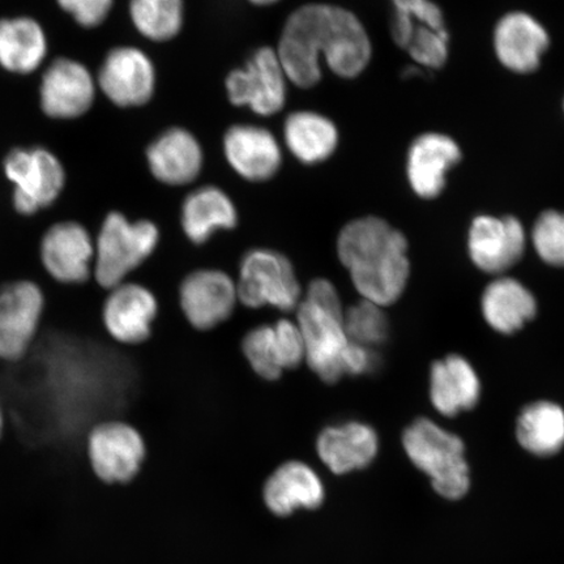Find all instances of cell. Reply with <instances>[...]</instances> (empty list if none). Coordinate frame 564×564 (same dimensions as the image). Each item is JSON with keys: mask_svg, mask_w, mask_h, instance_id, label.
I'll return each mask as SVG.
<instances>
[{"mask_svg": "<svg viewBox=\"0 0 564 564\" xmlns=\"http://www.w3.org/2000/svg\"><path fill=\"white\" fill-rule=\"evenodd\" d=\"M276 52L288 80L303 89L321 82L322 56L345 79L361 74L371 59L361 21L341 7L322 3L302 6L289 17Z\"/></svg>", "mask_w": 564, "mask_h": 564, "instance_id": "6da1fadb", "label": "cell"}, {"mask_svg": "<svg viewBox=\"0 0 564 564\" xmlns=\"http://www.w3.org/2000/svg\"><path fill=\"white\" fill-rule=\"evenodd\" d=\"M337 256L365 301L392 305L408 284V241L403 232L378 217H364L343 228Z\"/></svg>", "mask_w": 564, "mask_h": 564, "instance_id": "7a4b0ae2", "label": "cell"}, {"mask_svg": "<svg viewBox=\"0 0 564 564\" xmlns=\"http://www.w3.org/2000/svg\"><path fill=\"white\" fill-rule=\"evenodd\" d=\"M305 345V362L323 382L333 384L344 377L343 356L349 344L337 289L326 279L310 282L295 310Z\"/></svg>", "mask_w": 564, "mask_h": 564, "instance_id": "3957f363", "label": "cell"}, {"mask_svg": "<svg viewBox=\"0 0 564 564\" xmlns=\"http://www.w3.org/2000/svg\"><path fill=\"white\" fill-rule=\"evenodd\" d=\"M412 463L432 478L433 488L447 499H460L469 490V468L464 443L427 419L415 420L403 436Z\"/></svg>", "mask_w": 564, "mask_h": 564, "instance_id": "277c9868", "label": "cell"}, {"mask_svg": "<svg viewBox=\"0 0 564 564\" xmlns=\"http://www.w3.org/2000/svg\"><path fill=\"white\" fill-rule=\"evenodd\" d=\"M160 230L150 220L130 221L111 212L106 216L95 242L94 274L104 289L116 288L126 281L156 251Z\"/></svg>", "mask_w": 564, "mask_h": 564, "instance_id": "5b68a950", "label": "cell"}, {"mask_svg": "<svg viewBox=\"0 0 564 564\" xmlns=\"http://www.w3.org/2000/svg\"><path fill=\"white\" fill-rule=\"evenodd\" d=\"M237 292L239 302L246 307L270 306L284 313L295 312L303 297L291 260L270 249L246 253L239 265Z\"/></svg>", "mask_w": 564, "mask_h": 564, "instance_id": "8992f818", "label": "cell"}, {"mask_svg": "<svg viewBox=\"0 0 564 564\" xmlns=\"http://www.w3.org/2000/svg\"><path fill=\"white\" fill-rule=\"evenodd\" d=\"M392 37L419 65L441 68L448 58L449 35L442 10L432 0H392Z\"/></svg>", "mask_w": 564, "mask_h": 564, "instance_id": "52a82bcc", "label": "cell"}, {"mask_svg": "<svg viewBox=\"0 0 564 564\" xmlns=\"http://www.w3.org/2000/svg\"><path fill=\"white\" fill-rule=\"evenodd\" d=\"M288 77L278 52L259 48L243 68L227 77L228 97L232 105L246 106L262 117H271L284 108Z\"/></svg>", "mask_w": 564, "mask_h": 564, "instance_id": "ba28073f", "label": "cell"}, {"mask_svg": "<svg viewBox=\"0 0 564 564\" xmlns=\"http://www.w3.org/2000/svg\"><path fill=\"white\" fill-rule=\"evenodd\" d=\"M45 310L44 292L33 281L11 282L0 291V359L17 362L37 336Z\"/></svg>", "mask_w": 564, "mask_h": 564, "instance_id": "9c48e42d", "label": "cell"}, {"mask_svg": "<svg viewBox=\"0 0 564 564\" xmlns=\"http://www.w3.org/2000/svg\"><path fill=\"white\" fill-rule=\"evenodd\" d=\"M147 447L138 430L123 421H106L90 430L88 456L102 481L126 484L139 474Z\"/></svg>", "mask_w": 564, "mask_h": 564, "instance_id": "30bf717a", "label": "cell"}, {"mask_svg": "<svg viewBox=\"0 0 564 564\" xmlns=\"http://www.w3.org/2000/svg\"><path fill=\"white\" fill-rule=\"evenodd\" d=\"M4 169L9 180L15 183L13 204L21 215L31 216L51 206L65 186L61 162L45 150L13 151Z\"/></svg>", "mask_w": 564, "mask_h": 564, "instance_id": "8fae6325", "label": "cell"}, {"mask_svg": "<svg viewBox=\"0 0 564 564\" xmlns=\"http://www.w3.org/2000/svg\"><path fill=\"white\" fill-rule=\"evenodd\" d=\"M242 351L251 369L268 382H274L285 371L305 362L301 330L291 319L252 328L243 337Z\"/></svg>", "mask_w": 564, "mask_h": 564, "instance_id": "7c38bea8", "label": "cell"}, {"mask_svg": "<svg viewBox=\"0 0 564 564\" xmlns=\"http://www.w3.org/2000/svg\"><path fill=\"white\" fill-rule=\"evenodd\" d=\"M237 282L220 270H197L180 286V305L197 330H209L227 322L238 303Z\"/></svg>", "mask_w": 564, "mask_h": 564, "instance_id": "4fadbf2b", "label": "cell"}, {"mask_svg": "<svg viewBox=\"0 0 564 564\" xmlns=\"http://www.w3.org/2000/svg\"><path fill=\"white\" fill-rule=\"evenodd\" d=\"M40 257L48 276L61 284H84L94 273L95 242L83 225H54L42 238Z\"/></svg>", "mask_w": 564, "mask_h": 564, "instance_id": "5bb4252c", "label": "cell"}, {"mask_svg": "<svg viewBox=\"0 0 564 564\" xmlns=\"http://www.w3.org/2000/svg\"><path fill=\"white\" fill-rule=\"evenodd\" d=\"M98 83L109 100L121 108H138L150 102L156 73L150 56L137 47H117L104 62Z\"/></svg>", "mask_w": 564, "mask_h": 564, "instance_id": "9a60e30c", "label": "cell"}, {"mask_svg": "<svg viewBox=\"0 0 564 564\" xmlns=\"http://www.w3.org/2000/svg\"><path fill=\"white\" fill-rule=\"evenodd\" d=\"M158 314L159 302L150 289L124 281L110 289L104 302L102 322L116 341L139 345L151 337Z\"/></svg>", "mask_w": 564, "mask_h": 564, "instance_id": "2e32d148", "label": "cell"}, {"mask_svg": "<svg viewBox=\"0 0 564 564\" xmlns=\"http://www.w3.org/2000/svg\"><path fill=\"white\" fill-rule=\"evenodd\" d=\"M468 246L479 270L503 273L524 256L525 231L518 218L479 216L471 223Z\"/></svg>", "mask_w": 564, "mask_h": 564, "instance_id": "e0dca14e", "label": "cell"}, {"mask_svg": "<svg viewBox=\"0 0 564 564\" xmlns=\"http://www.w3.org/2000/svg\"><path fill=\"white\" fill-rule=\"evenodd\" d=\"M224 152L229 165L250 182H264L280 171L281 148L263 127L236 124L225 133Z\"/></svg>", "mask_w": 564, "mask_h": 564, "instance_id": "ac0fdd59", "label": "cell"}, {"mask_svg": "<svg viewBox=\"0 0 564 564\" xmlns=\"http://www.w3.org/2000/svg\"><path fill=\"white\" fill-rule=\"evenodd\" d=\"M95 83L80 63L58 59L44 75L41 87L42 109L48 117L76 118L95 101Z\"/></svg>", "mask_w": 564, "mask_h": 564, "instance_id": "d6986e66", "label": "cell"}, {"mask_svg": "<svg viewBox=\"0 0 564 564\" xmlns=\"http://www.w3.org/2000/svg\"><path fill=\"white\" fill-rule=\"evenodd\" d=\"M550 44L545 28L524 12H512L499 21L494 45L500 63L518 74L538 69Z\"/></svg>", "mask_w": 564, "mask_h": 564, "instance_id": "ffe728a7", "label": "cell"}, {"mask_svg": "<svg viewBox=\"0 0 564 564\" xmlns=\"http://www.w3.org/2000/svg\"><path fill=\"white\" fill-rule=\"evenodd\" d=\"M460 160V148L442 133H425L415 139L408 154V178L413 192L423 199L440 196L449 169Z\"/></svg>", "mask_w": 564, "mask_h": 564, "instance_id": "44dd1931", "label": "cell"}, {"mask_svg": "<svg viewBox=\"0 0 564 564\" xmlns=\"http://www.w3.org/2000/svg\"><path fill=\"white\" fill-rule=\"evenodd\" d=\"M316 453L335 475L364 469L378 454V435L362 422L328 426L317 436Z\"/></svg>", "mask_w": 564, "mask_h": 564, "instance_id": "7402d4cb", "label": "cell"}, {"mask_svg": "<svg viewBox=\"0 0 564 564\" xmlns=\"http://www.w3.org/2000/svg\"><path fill=\"white\" fill-rule=\"evenodd\" d=\"M147 161L154 178L165 185L183 186L200 174L203 151L192 132L173 127L148 148Z\"/></svg>", "mask_w": 564, "mask_h": 564, "instance_id": "603a6c76", "label": "cell"}, {"mask_svg": "<svg viewBox=\"0 0 564 564\" xmlns=\"http://www.w3.org/2000/svg\"><path fill=\"white\" fill-rule=\"evenodd\" d=\"M263 497L268 509L288 517L300 509H317L324 500V486L312 467L292 460L280 465L267 479Z\"/></svg>", "mask_w": 564, "mask_h": 564, "instance_id": "cb8c5ba5", "label": "cell"}, {"mask_svg": "<svg viewBox=\"0 0 564 564\" xmlns=\"http://www.w3.org/2000/svg\"><path fill=\"white\" fill-rule=\"evenodd\" d=\"M481 397V383L471 365L462 356H448L436 361L430 371V398L436 411L455 417L470 411Z\"/></svg>", "mask_w": 564, "mask_h": 564, "instance_id": "d4e9b609", "label": "cell"}, {"mask_svg": "<svg viewBox=\"0 0 564 564\" xmlns=\"http://www.w3.org/2000/svg\"><path fill=\"white\" fill-rule=\"evenodd\" d=\"M181 224L189 241L203 245L217 231L235 229L238 212L221 188L204 186L195 189L183 202Z\"/></svg>", "mask_w": 564, "mask_h": 564, "instance_id": "484cf974", "label": "cell"}, {"mask_svg": "<svg viewBox=\"0 0 564 564\" xmlns=\"http://www.w3.org/2000/svg\"><path fill=\"white\" fill-rule=\"evenodd\" d=\"M485 321L499 334L512 335L538 314L533 294L518 280L502 278L485 289L481 300Z\"/></svg>", "mask_w": 564, "mask_h": 564, "instance_id": "4316f807", "label": "cell"}, {"mask_svg": "<svg viewBox=\"0 0 564 564\" xmlns=\"http://www.w3.org/2000/svg\"><path fill=\"white\" fill-rule=\"evenodd\" d=\"M284 139L293 156L306 165L333 156L338 143L336 124L315 111H295L286 118Z\"/></svg>", "mask_w": 564, "mask_h": 564, "instance_id": "83f0119b", "label": "cell"}, {"mask_svg": "<svg viewBox=\"0 0 564 564\" xmlns=\"http://www.w3.org/2000/svg\"><path fill=\"white\" fill-rule=\"evenodd\" d=\"M45 54V34L34 20H0V65L12 73L30 74Z\"/></svg>", "mask_w": 564, "mask_h": 564, "instance_id": "f1b7e54d", "label": "cell"}, {"mask_svg": "<svg viewBox=\"0 0 564 564\" xmlns=\"http://www.w3.org/2000/svg\"><path fill=\"white\" fill-rule=\"evenodd\" d=\"M517 436L533 455L553 456L564 446V411L550 401H538L519 415Z\"/></svg>", "mask_w": 564, "mask_h": 564, "instance_id": "f546056e", "label": "cell"}, {"mask_svg": "<svg viewBox=\"0 0 564 564\" xmlns=\"http://www.w3.org/2000/svg\"><path fill=\"white\" fill-rule=\"evenodd\" d=\"M185 6L183 0H131L130 15L133 25L156 42L175 37L182 30Z\"/></svg>", "mask_w": 564, "mask_h": 564, "instance_id": "4dcf8cb0", "label": "cell"}, {"mask_svg": "<svg viewBox=\"0 0 564 564\" xmlns=\"http://www.w3.org/2000/svg\"><path fill=\"white\" fill-rule=\"evenodd\" d=\"M383 307L362 301L344 313L345 333L349 341L371 348L386 341L388 335L387 316Z\"/></svg>", "mask_w": 564, "mask_h": 564, "instance_id": "1f68e13d", "label": "cell"}, {"mask_svg": "<svg viewBox=\"0 0 564 564\" xmlns=\"http://www.w3.org/2000/svg\"><path fill=\"white\" fill-rule=\"evenodd\" d=\"M535 251L545 263L564 267V214L544 212L532 231Z\"/></svg>", "mask_w": 564, "mask_h": 564, "instance_id": "d6a6232c", "label": "cell"}, {"mask_svg": "<svg viewBox=\"0 0 564 564\" xmlns=\"http://www.w3.org/2000/svg\"><path fill=\"white\" fill-rule=\"evenodd\" d=\"M58 3L77 23L91 28L101 24L109 15L112 0H58Z\"/></svg>", "mask_w": 564, "mask_h": 564, "instance_id": "836d02e7", "label": "cell"}, {"mask_svg": "<svg viewBox=\"0 0 564 564\" xmlns=\"http://www.w3.org/2000/svg\"><path fill=\"white\" fill-rule=\"evenodd\" d=\"M373 356L370 348L349 341L343 356L344 377H358L372 369Z\"/></svg>", "mask_w": 564, "mask_h": 564, "instance_id": "e575fe53", "label": "cell"}, {"mask_svg": "<svg viewBox=\"0 0 564 564\" xmlns=\"http://www.w3.org/2000/svg\"><path fill=\"white\" fill-rule=\"evenodd\" d=\"M250 2L257 6H271L278 3L279 0H250Z\"/></svg>", "mask_w": 564, "mask_h": 564, "instance_id": "d590c367", "label": "cell"}, {"mask_svg": "<svg viewBox=\"0 0 564 564\" xmlns=\"http://www.w3.org/2000/svg\"><path fill=\"white\" fill-rule=\"evenodd\" d=\"M3 429H4V415H3L2 404H0V436H2V434H3Z\"/></svg>", "mask_w": 564, "mask_h": 564, "instance_id": "8d00e7d4", "label": "cell"}]
</instances>
